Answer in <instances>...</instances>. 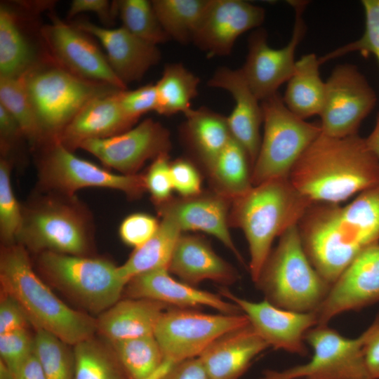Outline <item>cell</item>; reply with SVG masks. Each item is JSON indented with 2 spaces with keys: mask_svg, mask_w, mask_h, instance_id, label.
<instances>
[{
  "mask_svg": "<svg viewBox=\"0 0 379 379\" xmlns=\"http://www.w3.org/2000/svg\"><path fill=\"white\" fill-rule=\"evenodd\" d=\"M297 226L310 262L332 285L364 250L379 243V185L343 206L313 204Z\"/></svg>",
  "mask_w": 379,
  "mask_h": 379,
  "instance_id": "1",
  "label": "cell"
},
{
  "mask_svg": "<svg viewBox=\"0 0 379 379\" xmlns=\"http://www.w3.org/2000/svg\"><path fill=\"white\" fill-rule=\"evenodd\" d=\"M288 179L313 204H339L379 185V159L358 134L321 133L292 168Z\"/></svg>",
  "mask_w": 379,
  "mask_h": 379,
  "instance_id": "2",
  "label": "cell"
},
{
  "mask_svg": "<svg viewBox=\"0 0 379 379\" xmlns=\"http://www.w3.org/2000/svg\"><path fill=\"white\" fill-rule=\"evenodd\" d=\"M0 282L1 291L20 303L36 330L48 331L73 346L97 331L96 319L69 307L41 279L20 244L3 246Z\"/></svg>",
  "mask_w": 379,
  "mask_h": 379,
  "instance_id": "3",
  "label": "cell"
},
{
  "mask_svg": "<svg viewBox=\"0 0 379 379\" xmlns=\"http://www.w3.org/2000/svg\"><path fill=\"white\" fill-rule=\"evenodd\" d=\"M312 204L293 186L288 178L272 179L253 186L232 201L229 225L240 228L245 234L253 282L259 278L274 239L297 225Z\"/></svg>",
  "mask_w": 379,
  "mask_h": 379,
  "instance_id": "4",
  "label": "cell"
},
{
  "mask_svg": "<svg viewBox=\"0 0 379 379\" xmlns=\"http://www.w3.org/2000/svg\"><path fill=\"white\" fill-rule=\"evenodd\" d=\"M255 284L268 302L298 312H315L331 286L310 262L297 225L279 237Z\"/></svg>",
  "mask_w": 379,
  "mask_h": 379,
  "instance_id": "5",
  "label": "cell"
},
{
  "mask_svg": "<svg viewBox=\"0 0 379 379\" xmlns=\"http://www.w3.org/2000/svg\"><path fill=\"white\" fill-rule=\"evenodd\" d=\"M21 78L47 142L57 139L88 101L120 91L80 78L54 63L39 64Z\"/></svg>",
  "mask_w": 379,
  "mask_h": 379,
  "instance_id": "6",
  "label": "cell"
},
{
  "mask_svg": "<svg viewBox=\"0 0 379 379\" xmlns=\"http://www.w3.org/2000/svg\"><path fill=\"white\" fill-rule=\"evenodd\" d=\"M38 266L55 286L98 315L121 300L127 284L119 266L102 258L45 251Z\"/></svg>",
  "mask_w": 379,
  "mask_h": 379,
  "instance_id": "7",
  "label": "cell"
},
{
  "mask_svg": "<svg viewBox=\"0 0 379 379\" xmlns=\"http://www.w3.org/2000/svg\"><path fill=\"white\" fill-rule=\"evenodd\" d=\"M264 135L252 168L253 186L289 173L311 143L321 133L320 124L293 114L277 93L260 102Z\"/></svg>",
  "mask_w": 379,
  "mask_h": 379,
  "instance_id": "8",
  "label": "cell"
},
{
  "mask_svg": "<svg viewBox=\"0 0 379 379\" xmlns=\"http://www.w3.org/2000/svg\"><path fill=\"white\" fill-rule=\"evenodd\" d=\"M88 218L70 201L41 199L22 209L16 241L30 251L84 255L89 246Z\"/></svg>",
  "mask_w": 379,
  "mask_h": 379,
  "instance_id": "9",
  "label": "cell"
},
{
  "mask_svg": "<svg viewBox=\"0 0 379 379\" xmlns=\"http://www.w3.org/2000/svg\"><path fill=\"white\" fill-rule=\"evenodd\" d=\"M40 147L38 169L43 189L69 197L77 190L89 187L117 190L131 198H138L146 190L144 175L111 173L77 157L57 139Z\"/></svg>",
  "mask_w": 379,
  "mask_h": 379,
  "instance_id": "10",
  "label": "cell"
},
{
  "mask_svg": "<svg viewBox=\"0 0 379 379\" xmlns=\"http://www.w3.org/2000/svg\"><path fill=\"white\" fill-rule=\"evenodd\" d=\"M364 331L347 338L328 325L310 328L305 340L313 350L310 360L282 371H267L260 379H371L363 353Z\"/></svg>",
  "mask_w": 379,
  "mask_h": 379,
  "instance_id": "11",
  "label": "cell"
},
{
  "mask_svg": "<svg viewBox=\"0 0 379 379\" xmlns=\"http://www.w3.org/2000/svg\"><path fill=\"white\" fill-rule=\"evenodd\" d=\"M249 324L243 312L211 314L175 308L162 314L154 336L165 360L175 364L199 357L219 338Z\"/></svg>",
  "mask_w": 379,
  "mask_h": 379,
  "instance_id": "12",
  "label": "cell"
},
{
  "mask_svg": "<svg viewBox=\"0 0 379 379\" xmlns=\"http://www.w3.org/2000/svg\"><path fill=\"white\" fill-rule=\"evenodd\" d=\"M376 101L375 91L355 65H338L325 82L319 114L321 133L333 138L358 134L361 123Z\"/></svg>",
  "mask_w": 379,
  "mask_h": 379,
  "instance_id": "13",
  "label": "cell"
},
{
  "mask_svg": "<svg viewBox=\"0 0 379 379\" xmlns=\"http://www.w3.org/2000/svg\"><path fill=\"white\" fill-rule=\"evenodd\" d=\"M289 2L295 11V22L292 37L286 46L280 48L270 47L267 33L262 29L253 32L248 39V52L241 70L260 102L277 93L279 87L288 81L295 72V51L306 32L303 13L308 2Z\"/></svg>",
  "mask_w": 379,
  "mask_h": 379,
  "instance_id": "14",
  "label": "cell"
},
{
  "mask_svg": "<svg viewBox=\"0 0 379 379\" xmlns=\"http://www.w3.org/2000/svg\"><path fill=\"white\" fill-rule=\"evenodd\" d=\"M41 34L55 65L80 78L126 90L89 34L53 14Z\"/></svg>",
  "mask_w": 379,
  "mask_h": 379,
  "instance_id": "15",
  "label": "cell"
},
{
  "mask_svg": "<svg viewBox=\"0 0 379 379\" xmlns=\"http://www.w3.org/2000/svg\"><path fill=\"white\" fill-rule=\"evenodd\" d=\"M171 146L166 128L158 121L147 119L120 134L85 140L79 148L124 175H135L146 161L168 153Z\"/></svg>",
  "mask_w": 379,
  "mask_h": 379,
  "instance_id": "16",
  "label": "cell"
},
{
  "mask_svg": "<svg viewBox=\"0 0 379 379\" xmlns=\"http://www.w3.org/2000/svg\"><path fill=\"white\" fill-rule=\"evenodd\" d=\"M220 293L248 317L251 325L269 347L300 356L307 354L305 335L318 325L315 312L284 310L265 299L260 302L250 301L235 295L227 288H222Z\"/></svg>",
  "mask_w": 379,
  "mask_h": 379,
  "instance_id": "17",
  "label": "cell"
},
{
  "mask_svg": "<svg viewBox=\"0 0 379 379\" xmlns=\"http://www.w3.org/2000/svg\"><path fill=\"white\" fill-rule=\"evenodd\" d=\"M379 302V243L364 250L331 286L315 311L318 325L335 317L357 311Z\"/></svg>",
  "mask_w": 379,
  "mask_h": 379,
  "instance_id": "18",
  "label": "cell"
},
{
  "mask_svg": "<svg viewBox=\"0 0 379 379\" xmlns=\"http://www.w3.org/2000/svg\"><path fill=\"white\" fill-rule=\"evenodd\" d=\"M265 10L242 0H210L193 43L208 56L231 53L237 38L259 27Z\"/></svg>",
  "mask_w": 379,
  "mask_h": 379,
  "instance_id": "19",
  "label": "cell"
},
{
  "mask_svg": "<svg viewBox=\"0 0 379 379\" xmlns=\"http://www.w3.org/2000/svg\"><path fill=\"white\" fill-rule=\"evenodd\" d=\"M231 204V199L212 190L190 197H172L157 208L161 217L173 220L182 232L202 231L214 236L244 262L229 232Z\"/></svg>",
  "mask_w": 379,
  "mask_h": 379,
  "instance_id": "20",
  "label": "cell"
},
{
  "mask_svg": "<svg viewBox=\"0 0 379 379\" xmlns=\"http://www.w3.org/2000/svg\"><path fill=\"white\" fill-rule=\"evenodd\" d=\"M73 25L100 41L110 67L126 85L141 80L161 60L157 45L139 39L122 26L108 28L88 20H79Z\"/></svg>",
  "mask_w": 379,
  "mask_h": 379,
  "instance_id": "21",
  "label": "cell"
},
{
  "mask_svg": "<svg viewBox=\"0 0 379 379\" xmlns=\"http://www.w3.org/2000/svg\"><path fill=\"white\" fill-rule=\"evenodd\" d=\"M124 292L128 298L153 300L180 309L204 306L222 314L242 313L234 302L224 300L221 295L175 280L166 269L147 272L133 277Z\"/></svg>",
  "mask_w": 379,
  "mask_h": 379,
  "instance_id": "22",
  "label": "cell"
},
{
  "mask_svg": "<svg viewBox=\"0 0 379 379\" xmlns=\"http://www.w3.org/2000/svg\"><path fill=\"white\" fill-rule=\"evenodd\" d=\"M208 85L225 89L232 95L235 105L227 117L228 126L232 136L247 152L253 168L261 144L260 127L263 117L260 101L248 86L241 69L220 67Z\"/></svg>",
  "mask_w": 379,
  "mask_h": 379,
  "instance_id": "23",
  "label": "cell"
},
{
  "mask_svg": "<svg viewBox=\"0 0 379 379\" xmlns=\"http://www.w3.org/2000/svg\"><path fill=\"white\" fill-rule=\"evenodd\" d=\"M119 91L99 95L88 101L57 140L73 151L85 140L112 137L131 128L138 121L123 110L117 97Z\"/></svg>",
  "mask_w": 379,
  "mask_h": 379,
  "instance_id": "24",
  "label": "cell"
},
{
  "mask_svg": "<svg viewBox=\"0 0 379 379\" xmlns=\"http://www.w3.org/2000/svg\"><path fill=\"white\" fill-rule=\"evenodd\" d=\"M268 347L249 324L219 338L199 358L209 379H239Z\"/></svg>",
  "mask_w": 379,
  "mask_h": 379,
  "instance_id": "25",
  "label": "cell"
},
{
  "mask_svg": "<svg viewBox=\"0 0 379 379\" xmlns=\"http://www.w3.org/2000/svg\"><path fill=\"white\" fill-rule=\"evenodd\" d=\"M168 270L194 286L206 280L230 285L239 278L237 270L218 255L204 239L187 234L179 237Z\"/></svg>",
  "mask_w": 379,
  "mask_h": 379,
  "instance_id": "26",
  "label": "cell"
},
{
  "mask_svg": "<svg viewBox=\"0 0 379 379\" xmlns=\"http://www.w3.org/2000/svg\"><path fill=\"white\" fill-rule=\"evenodd\" d=\"M167 305L145 298L119 300L96 319L97 331L107 342L154 335Z\"/></svg>",
  "mask_w": 379,
  "mask_h": 379,
  "instance_id": "27",
  "label": "cell"
},
{
  "mask_svg": "<svg viewBox=\"0 0 379 379\" xmlns=\"http://www.w3.org/2000/svg\"><path fill=\"white\" fill-rule=\"evenodd\" d=\"M185 116L186 141L208 171L232 137L227 117L206 107L191 108Z\"/></svg>",
  "mask_w": 379,
  "mask_h": 379,
  "instance_id": "28",
  "label": "cell"
},
{
  "mask_svg": "<svg viewBox=\"0 0 379 379\" xmlns=\"http://www.w3.org/2000/svg\"><path fill=\"white\" fill-rule=\"evenodd\" d=\"M320 65L315 54L305 55L296 61L295 72L288 81L283 100L287 108L300 119L320 114L325 93Z\"/></svg>",
  "mask_w": 379,
  "mask_h": 379,
  "instance_id": "29",
  "label": "cell"
},
{
  "mask_svg": "<svg viewBox=\"0 0 379 379\" xmlns=\"http://www.w3.org/2000/svg\"><path fill=\"white\" fill-rule=\"evenodd\" d=\"M36 53L20 25L16 13L0 6V77L19 78L39 65Z\"/></svg>",
  "mask_w": 379,
  "mask_h": 379,
  "instance_id": "30",
  "label": "cell"
},
{
  "mask_svg": "<svg viewBox=\"0 0 379 379\" xmlns=\"http://www.w3.org/2000/svg\"><path fill=\"white\" fill-rule=\"evenodd\" d=\"M153 236L142 246L135 248L119 272L128 283L133 277L152 270H168L176 243L182 231L175 222L161 217Z\"/></svg>",
  "mask_w": 379,
  "mask_h": 379,
  "instance_id": "31",
  "label": "cell"
},
{
  "mask_svg": "<svg viewBox=\"0 0 379 379\" xmlns=\"http://www.w3.org/2000/svg\"><path fill=\"white\" fill-rule=\"evenodd\" d=\"M251 171L247 152L233 137L208 171L213 190L232 201L253 187Z\"/></svg>",
  "mask_w": 379,
  "mask_h": 379,
  "instance_id": "32",
  "label": "cell"
},
{
  "mask_svg": "<svg viewBox=\"0 0 379 379\" xmlns=\"http://www.w3.org/2000/svg\"><path fill=\"white\" fill-rule=\"evenodd\" d=\"M199 79L180 63L165 65L162 76L155 84L157 95L156 112L164 116L184 114L198 95Z\"/></svg>",
  "mask_w": 379,
  "mask_h": 379,
  "instance_id": "33",
  "label": "cell"
},
{
  "mask_svg": "<svg viewBox=\"0 0 379 379\" xmlns=\"http://www.w3.org/2000/svg\"><path fill=\"white\" fill-rule=\"evenodd\" d=\"M210 0H153L152 4L168 37L185 44L192 42Z\"/></svg>",
  "mask_w": 379,
  "mask_h": 379,
  "instance_id": "34",
  "label": "cell"
},
{
  "mask_svg": "<svg viewBox=\"0 0 379 379\" xmlns=\"http://www.w3.org/2000/svg\"><path fill=\"white\" fill-rule=\"evenodd\" d=\"M74 379H130L109 343L93 338L74 345Z\"/></svg>",
  "mask_w": 379,
  "mask_h": 379,
  "instance_id": "35",
  "label": "cell"
},
{
  "mask_svg": "<svg viewBox=\"0 0 379 379\" xmlns=\"http://www.w3.org/2000/svg\"><path fill=\"white\" fill-rule=\"evenodd\" d=\"M0 105L15 118L33 146L47 142L21 77H0Z\"/></svg>",
  "mask_w": 379,
  "mask_h": 379,
  "instance_id": "36",
  "label": "cell"
},
{
  "mask_svg": "<svg viewBox=\"0 0 379 379\" xmlns=\"http://www.w3.org/2000/svg\"><path fill=\"white\" fill-rule=\"evenodd\" d=\"M130 379H141L165 361L154 335L108 342Z\"/></svg>",
  "mask_w": 379,
  "mask_h": 379,
  "instance_id": "37",
  "label": "cell"
},
{
  "mask_svg": "<svg viewBox=\"0 0 379 379\" xmlns=\"http://www.w3.org/2000/svg\"><path fill=\"white\" fill-rule=\"evenodd\" d=\"M116 3L121 26L131 34L157 46L170 39L161 25L152 1L121 0Z\"/></svg>",
  "mask_w": 379,
  "mask_h": 379,
  "instance_id": "38",
  "label": "cell"
},
{
  "mask_svg": "<svg viewBox=\"0 0 379 379\" xmlns=\"http://www.w3.org/2000/svg\"><path fill=\"white\" fill-rule=\"evenodd\" d=\"M34 354L46 379H74L73 349L53 334L36 329L34 336Z\"/></svg>",
  "mask_w": 379,
  "mask_h": 379,
  "instance_id": "39",
  "label": "cell"
},
{
  "mask_svg": "<svg viewBox=\"0 0 379 379\" xmlns=\"http://www.w3.org/2000/svg\"><path fill=\"white\" fill-rule=\"evenodd\" d=\"M11 168L8 159H1L0 234L4 245L15 244L22 220V210L11 187Z\"/></svg>",
  "mask_w": 379,
  "mask_h": 379,
  "instance_id": "40",
  "label": "cell"
},
{
  "mask_svg": "<svg viewBox=\"0 0 379 379\" xmlns=\"http://www.w3.org/2000/svg\"><path fill=\"white\" fill-rule=\"evenodd\" d=\"M361 4L365 14V28L361 36L319 58L321 65L355 51L364 57L373 55L379 62V0H363Z\"/></svg>",
  "mask_w": 379,
  "mask_h": 379,
  "instance_id": "41",
  "label": "cell"
},
{
  "mask_svg": "<svg viewBox=\"0 0 379 379\" xmlns=\"http://www.w3.org/2000/svg\"><path fill=\"white\" fill-rule=\"evenodd\" d=\"M34 337L27 329L0 335V359L14 373L34 354Z\"/></svg>",
  "mask_w": 379,
  "mask_h": 379,
  "instance_id": "42",
  "label": "cell"
},
{
  "mask_svg": "<svg viewBox=\"0 0 379 379\" xmlns=\"http://www.w3.org/2000/svg\"><path fill=\"white\" fill-rule=\"evenodd\" d=\"M146 190L156 206L168 201L173 190L168 153L159 155L144 175Z\"/></svg>",
  "mask_w": 379,
  "mask_h": 379,
  "instance_id": "43",
  "label": "cell"
},
{
  "mask_svg": "<svg viewBox=\"0 0 379 379\" xmlns=\"http://www.w3.org/2000/svg\"><path fill=\"white\" fill-rule=\"evenodd\" d=\"M117 97L124 112L136 121L142 114L157 110V95L155 84H149L131 91H119Z\"/></svg>",
  "mask_w": 379,
  "mask_h": 379,
  "instance_id": "44",
  "label": "cell"
},
{
  "mask_svg": "<svg viewBox=\"0 0 379 379\" xmlns=\"http://www.w3.org/2000/svg\"><path fill=\"white\" fill-rule=\"evenodd\" d=\"M159 222L152 215L137 213L127 216L119 227L121 240L127 245L139 248L145 244L157 231Z\"/></svg>",
  "mask_w": 379,
  "mask_h": 379,
  "instance_id": "45",
  "label": "cell"
},
{
  "mask_svg": "<svg viewBox=\"0 0 379 379\" xmlns=\"http://www.w3.org/2000/svg\"><path fill=\"white\" fill-rule=\"evenodd\" d=\"M171 173L173 190L182 197L197 196L203 192L201 175L190 161L182 158L171 162Z\"/></svg>",
  "mask_w": 379,
  "mask_h": 379,
  "instance_id": "46",
  "label": "cell"
},
{
  "mask_svg": "<svg viewBox=\"0 0 379 379\" xmlns=\"http://www.w3.org/2000/svg\"><path fill=\"white\" fill-rule=\"evenodd\" d=\"M29 323V318L20 303L10 295L1 291L0 335L27 329Z\"/></svg>",
  "mask_w": 379,
  "mask_h": 379,
  "instance_id": "47",
  "label": "cell"
},
{
  "mask_svg": "<svg viewBox=\"0 0 379 379\" xmlns=\"http://www.w3.org/2000/svg\"><path fill=\"white\" fill-rule=\"evenodd\" d=\"M86 12L95 13L103 23L107 25L117 15V3H111L107 0H73L67 12V17L72 18Z\"/></svg>",
  "mask_w": 379,
  "mask_h": 379,
  "instance_id": "48",
  "label": "cell"
},
{
  "mask_svg": "<svg viewBox=\"0 0 379 379\" xmlns=\"http://www.w3.org/2000/svg\"><path fill=\"white\" fill-rule=\"evenodd\" d=\"M363 347L365 365L371 379H379V314L365 331Z\"/></svg>",
  "mask_w": 379,
  "mask_h": 379,
  "instance_id": "49",
  "label": "cell"
},
{
  "mask_svg": "<svg viewBox=\"0 0 379 379\" xmlns=\"http://www.w3.org/2000/svg\"><path fill=\"white\" fill-rule=\"evenodd\" d=\"M161 379H209L199 357L173 364Z\"/></svg>",
  "mask_w": 379,
  "mask_h": 379,
  "instance_id": "50",
  "label": "cell"
},
{
  "mask_svg": "<svg viewBox=\"0 0 379 379\" xmlns=\"http://www.w3.org/2000/svg\"><path fill=\"white\" fill-rule=\"evenodd\" d=\"M1 150L7 153L13 142L24 136L20 127L11 114L0 105Z\"/></svg>",
  "mask_w": 379,
  "mask_h": 379,
  "instance_id": "51",
  "label": "cell"
},
{
  "mask_svg": "<svg viewBox=\"0 0 379 379\" xmlns=\"http://www.w3.org/2000/svg\"><path fill=\"white\" fill-rule=\"evenodd\" d=\"M15 379H46L34 354L15 373Z\"/></svg>",
  "mask_w": 379,
  "mask_h": 379,
  "instance_id": "52",
  "label": "cell"
},
{
  "mask_svg": "<svg viewBox=\"0 0 379 379\" xmlns=\"http://www.w3.org/2000/svg\"><path fill=\"white\" fill-rule=\"evenodd\" d=\"M365 140L370 150L379 159V114L373 130Z\"/></svg>",
  "mask_w": 379,
  "mask_h": 379,
  "instance_id": "53",
  "label": "cell"
},
{
  "mask_svg": "<svg viewBox=\"0 0 379 379\" xmlns=\"http://www.w3.org/2000/svg\"><path fill=\"white\" fill-rule=\"evenodd\" d=\"M173 364V362L168 360H165L163 364L153 373L141 379H161L162 376L170 369Z\"/></svg>",
  "mask_w": 379,
  "mask_h": 379,
  "instance_id": "54",
  "label": "cell"
},
{
  "mask_svg": "<svg viewBox=\"0 0 379 379\" xmlns=\"http://www.w3.org/2000/svg\"><path fill=\"white\" fill-rule=\"evenodd\" d=\"M0 379H15L14 373L0 359Z\"/></svg>",
  "mask_w": 379,
  "mask_h": 379,
  "instance_id": "55",
  "label": "cell"
}]
</instances>
